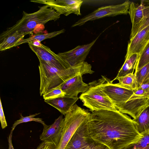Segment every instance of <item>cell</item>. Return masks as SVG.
I'll use <instances>...</instances> for the list:
<instances>
[{
  "label": "cell",
  "instance_id": "6da1fadb",
  "mask_svg": "<svg viewBox=\"0 0 149 149\" xmlns=\"http://www.w3.org/2000/svg\"><path fill=\"white\" fill-rule=\"evenodd\" d=\"M91 112L88 122L90 134L95 141L109 149H122L143 136L136 122L117 109Z\"/></svg>",
  "mask_w": 149,
  "mask_h": 149
},
{
  "label": "cell",
  "instance_id": "7a4b0ae2",
  "mask_svg": "<svg viewBox=\"0 0 149 149\" xmlns=\"http://www.w3.org/2000/svg\"><path fill=\"white\" fill-rule=\"evenodd\" d=\"M39 61L40 96L51 89L60 86L76 75L92 74L94 72L91 70V65L85 61L78 65L71 66L67 69L60 70L48 65L41 60Z\"/></svg>",
  "mask_w": 149,
  "mask_h": 149
},
{
  "label": "cell",
  "instance_id": "3957f363",
  "mask_svg": "<svg viewBox=\"0 0 149 149\" xmlns=\"http://www.w3.org/2000/svg\"><path fill=\"white\" fill-rule=\"evenodd\" d=\"M60 15L47 5L40 7L38 10L33 13H28L23 11L22 18L1 33L0 41L16 31L25 35L30 34L38 25H44L49 21H56L59 18Z\"/></svg>",
  "mask_w": 149,
  "mask_h": 149
},
{
  "label": "cell",
  "instance_id": "277c9868",
  "mask_svg": "<svg viewBox=\"0 0 149 149\" xmlns=\"http://www.w3.org/2000/svg\"><path fill=\"white\" fill-rule=\"evenodd\" d=\"M88 110L82 109L75 104L65 116L61 137L56 149H65L77 128L89 117Z\"/></svg>",
  "mask_w": 149,
  "mask_h": 149
},
{
  "label": "cell",
  "instance_id": "5b68a950",
  "mask_svg": "<svg viewBox=\"0 0 149 149\" xmlns=\"http://www.w3.org/2000/svg\"><path fill=\"white\" fill-rule=\"evenodd\" d=\"M89 84L90 86L89 89L82 93L79 97L84 106L90 109L91 112L101 110H117L99 86L97 81H93Z\"/></svg>",
  "mask_w": 149,
  "mask_h": 149
},
{
  "label": "cell",
  "instance_id": "8992f818",
  "mask_svg": "<svg viewBox=\"0 0 149 149\" xmlns=\"http://www.w3.org/2000/svg\"><path fill=\"white\" fill-rule=\"evenodd\" d=\"M97 81L99 86L102 91L111 100L116 108L126 102L134 93V91L127 89L119 86L118 83H113L105 76Z\"/></svg>",
  "mask_w": 149,
  "mask_h": 149
},
{
  "label": "cell",
  "instance_id": "52a82bcc",
  "mask_svg": "<svg viewBox=\"0 0 149 149\" xmlns=\"http://www.w3.org/2000/svg\"><path fill=\"white\" fill-rule=\"evenodd\" d=\"M131 2L126 0L123 3L100 7L92 13L79 19L72 27L81 26L89 21H91L107 17H113L128 13Z\"/></svg>",
  "mask_w": 149,
  "mask_h": 149
},
{
  "label": "cell",
  "instance_id": "ba28073f",
  "mask_svg": "<svg viewBox=\"0 0 149 149\" xmlns=\"http://www.w3.org/2000/svg\"><path fill=\"white\" fill-rule=\"evenodd\" d=\"M143 1L140 4L131 2L128 11L132 28L130 40L143 29L149 25V5H146Z\"/></svg>",
  "mask_w": 149,
  "mask_h": 149
},
{
  "label": "cell",
  "instance_id": "9c48e42d",
  "mask_svg": "<svg viewBox=\"0 0 149 149\" xmlns=\"http://www.w3.org/2000/svg\"><path fill=\"white\" fill-rule=\"evenodd\" d=\"M148 95L143 90L138 89L134 91L133 94L126 102L116 108L120 112L129 115L135 120L148 106Z\"/></svg>",
  "mask_w": 149,
  "mask_h": 149
},
{
  "label": "cell",
  "instance_id": "30bf717a",
  "mask_svg": "<svg viewBox=\"0 0 149 149\" xmlns=\"http://www.w3.org/2000/svg\"><path fill=\"white\" fill-rule=\"evenodd\" d=\"M88 119L76 130L65 149H95L101 144L91 137L88 127Z\"/></svg>",
  "mask_w": 149,
  "mask_h": 149
},
{
  "label": "cell",
  "instance_id": "8fae6325",
  "mask_svg": "<svg viewBox=\"0 0 149 149\" xmlns=\"http://www.w3.org/2000/svg\"><path fill=\"white\" fill-rule=\"evenodd\" d=\"M29 47L36 54L39 60L48 65L60 70H64L71 66L68 63L42 44L39 46L28 43Z\"/></svg>",
  "mask_w": 149,
  "mask_h": 149
},
{
  "label": "cell",
  "instance_id": "7c38bea8",
  "mask_svg": "<svg viewBox=\"0 0 149 149\" xmlns=\"http://www.w3.org/2000/svg\"><path fill=\"white\" fill-rule=\"evenodd\" d=\"M30 1L48 5L60 15L67 16L74 13L81 15L80 8L83 2L81 0H34Z\"/></svg>",
  "mask_w": 149,
  "mask_h": 149
},
{
  "label": "cell",
  "instance_id": "4fadbf2b",
  "mask_svg": "<svg viewBox=\"0 0 149 149\" xmlns=\"http://www.w3.org/2000/svg\"><path fill=\"white\" fill-rule=\"evenodd\" d=\"M64 120V118L61 115L52 124L44 126L43 132L40 136V140L46 143L52 144L56 148L61 137Z\"/></svg>",
  "mask_w": 149,
  "mask_h": 149
},
{
  "label": "cell",
  "instance_id": "5bb4252c",
  "mask_svg": "<svg viewBox=\"0 0 149 149\" xmlns=\"http://www.w3.org/2000/svg\"><path fill=\"white\" fill-rule=\"evenodd\" d=\"M98 37L91 43L78 45L69 51L59 53L58 54L67 61L71 66L79 64L84 61Z\"/></svg>",
  "mask_w": 149,
  "mask_h": 149
},
{
  "label": "cell",
  "instance_id": "9a60e30c",
  "mask_svg": "<svg viewBox=\"0 0 149 149\" xmlns=\"http://www.w3.org/2000/svg\"><path fill=\"white\" fill-rule=\"evenodd\" d=\"M149 44V25L137 33L128 44L125 59L134 54H139V57Z\"/></svg>",
  "mask_w": 149,
  "mask_h": 149
},
{
  "label": "cell",
  "instance_id": "2e32d148",
  "mask_svg": "<svg viewBox=\"0 0 149 149\" xmlns=\"http://www.w3.org/2000/svg\"><path fill=\"white\" fill-rule=\"evenodd\" d=\"M81 74H77L68 79L60 86L62 90L65 93V96L78 97L80 93L86 91L90 86L83 82Z\"/></svg>",
  "mask_w": 149,
  "mask_h": 149
},
{
  "label": "cell",
  "instance_id": "e0dca14e",
  "mask_svg": "<svg viewBox=\"0 0 149 149\" xmlns=\"http://www.w3.org/2000/svg\"><path fill=\"white\" fill-rule=\"evenodd\" d=\"M78 99V97H73L65 96L54 99L44 100V101L65 116L70 111Z\"/></svg>",
  "mask_w": 149,
  "mask_h": 149
},
{
  "label": "cell",
  "instance_id": "ac0fdd59",
  "mask_svg": "<svg viewBox=\"0 0 149 149\" xmlns=\"http://www.w3.org/2000/svg\"><path fill=\"white\" fill-rule=\"evenodd\" d=\"M139 58V54H134L125 60V62L118 71L117 77L125 75L130 73H134L137 68Z\"/></svg>",
  "mask_w": 149,
  "mask_h": 149
},
{
  "label": "cell",
  "instance_id": "d6986e66",
  "mask_svg": "<svg viewBox=\"0 0 149 149\" xmlns=\"http://www.w3.org/2000/svg\"><path fill=\"white\" fill-rule=\"evenodd\" d=\"M117 80L118 84L123 88L136 91L138 90V85L136 79V73H130L125 75L116 77L113 80Z\"/></svg>",
  "mask_w": 149,
  "mask_h": 149
},
{
  "label": "cell",
  "instance_id": "ffe728a7",
  "mask_svg": "<svg viewBox=\"0 0 149 149\" xmlns=\"http://www.w3.org/2000/svg\"><path fill=\"white\" fill-rule=\"evenodd\" d=\"M25 35L17 31L9 35L0 42V50L3 51L15 47V44L23 39Z\"/></svg>",
  "mask_w": 149,
  "mask_h": 149
},
{
  "label": "cell",
  "instance_id": "44dd1931",
  "mask_svg": "<svg viewBox=\"0 0 149 149\" xmlns=\"http://www.w3.org/2000/svg\"><path fill=\"white\" fill-rule=\"evenodd\" d=\"M134 120L136 122L138 130L141 134L149 129V104Z\"/></svg>",
  "mask_w": 149,
  "mask_h": 149
},
{
  "label": "cell",
  "instance_id": "7402d4cb",
  "mask_svg": "<svg viewBox=\"0 0 149 149\" xmlns=\"http://www.w3.org/2000/svg\"><path fill=\"white\" fill-rule=\"evenodd\" d=\"M65 30L63 29L61 30L55 31L49 33L39 34L33 35L26 39H23L16 44V47L23 43H29L31 42L38 41L41 42L46 39L50 38L56 36L65 32Z\"/></svg>",
  "mask_w": 149,
  "mask_h": 149
},
{
  "label": "cell",
  "instance_id": "603a6c76",
  "mask_svg": "<svg viewBox=\"0 0 149 149\" xmlns=\"http://www.w3.org/2000/svg\"><path fill=\"white\" fill-rule=\"evenodd\" d=\"M142 134L143 136L138 142L122 149H149V129Z\"/></svg>",
  "mask_w": 149,
  "mask_h": 149
},
{
  "label": "cell",
  "instance_id": "cb8c5ba5",
  "mask_svg": "<svg viewBox=\"0 0 149 149\" xmlns=\"http://www.w3.org/2000/svg\"><path fill=\"white\" fill-rule=\"evenodd\" d=\"M40 113H36L25 117H24L21 114L20 119L15 121L13 125V126L11 127L12 130L13 131L16 127L20 123L31 121H34L40 123L43 125V127L45 126L46 125L45 123L42 120V119L40 118H35V116L39 114Z\"/></svg>",
  "mask_w": 149,
  "mask_h": 149
},
{
  "label": "cell",
  "instance_id": "d4e9b609",
  "mask_svg": "<svg viewBox=\"0 0 149 149\" xmlns=\"http://www.w3.org/2000/svg\"><path fill=\"white\" fill-rule=\"evenodd\" d=\"M65 93L60 86L51 89L44 93L42 96L44 100L54 99L65 96Z\"/></svg>",
  "mask_w": 149,
  "mask_h": 149
},
{
  "label": "cell",
  "instance_id": "484cf974",
  "mask_svg": "<svg viewBox=\"0 0 149 149\" xmlns=\"http://www.w3.org/2000/svg\"><path fill=\"white\" fill-rule=\"evenodd\" d=\"M149 62V44L143 51L139 58V62L137 70L135 71L136 72L143 66Z\"/></svg>",
  "mask_w": 149,
  "mask_h": 149
},
{
  "label": "cell",
  "instance_id": "4316f807",
  "mask_svg": "<svg viewBox=\"0 0 149 149\" xmlns=\"http://www.w3.org/2000/svg\"><path fill=\"white\" fill-rule=\"evenodd\" d=\"M149 69V62L136 72L138 87L143 83Z\"/></svg>",
  "mask_w": 149,
  "mask_h": 149
},
{
  "label": "cell",
  "instance_id": "83f0119b",
  "mask_svg": "<svg viewBox=\"0 0 149 149\" xmlns=\"http://www.w3.org/2000/svg\"><path fill=\"white\" fill-rule=\"evenodd\" d=\"M0 120L1 126L2 129L6 127L8 125L6 120L3 108L2 105L1 98H0Z\"/></svg>",
  "mask_w": 149,
  "mask_h": 149
},
{
  "label": "cell",
  "instance_id": "f1b7e54d",
  "mask_svg": "<svg viewBox=\"0 0 149 149\" xmlns=\"http://www.w3.org/2000/svg\"><path fill=\"white\" fill-rule=\"evenodd\" d=\"M139 89L143 90L148 95L149 94V82L142 84L140 86L138 87V89Z\"/></svg>",
  "mask_w": 149,
  "mask_h": 149
},
{
  "label": "cell",
  "instance_id": "f546056e",
  "mask_svg": "<svg viewBox=\"0 0 149 149\" xmlns=\"http://www.w3.org/2000/svg\"><path fill=\"white\" fill-rule=\"evenodd\" d=\"M13 131L11 130L10 134L8 137V143L9 149H14L13 146L12 142V138L13 132Z\"/></svg>",
  "mask_w": 149,
  "mask_h": 149
},
{
  "label": "cell",
  "instance_id": "4dcf8cb0",
  "mask_svg": "<svg viewBox=\"0 0 149 149\" xmlns=\"http://www.w3.org/2000/svg\"><path fill=\"white\" fill-rule=\"evenodd\" d=\"M56 148L52 144L46 143L42 149H56Z\"/></svg>",
  "mask_w": 149,
  "mask_h": 149
},
{
  "label": "cell",
  "instance_id": "1f68e13d",
  "mask_svg": "<svg viewBox=\"0 0 149 149\" xmlns=\"http://www.w3.org/2000/svg\"><path fill=\"white\" fill-rule=\"evenodd\" d=\"M28 43H30L36 46H39L41 45L42 43L38 41H34Z\"/></svg>",
  "mask_w": 149,
  "mask_h": 149
},
{
  "label": "cell",
  "instance_id": "d6a6232c",
  "mask_svg": "<svg viewBox=\"0 0 149 149\" xmlns=\"http://www.w3.org/2000/svg\"><path fill=\"white\" fill-rule=\"evenodd\" d=\"M147 82H149V69L143 83Z\"/></svg>",
  "mask_w": 149,
  "mask_h": 149
},
{
  "label": "cell",
  "instance_id": "836d02e7",
  "mask_svg": "<svg viewBox=\"0 0 149 149\" xmlns=\"http://www.w3.org/2000/svg\"><path fill=\"white\" fill-rule=\"evenodd\" d=\"M46 143L44 142H42L39 145L36 149H42V148L45 145Z\"/></svg>",
  "mask_w": 149,
  "mask_h": 149
},
{
  "label": "cell",
  "instance_id": "e575fe53",
  "mask_svg": "<svg viewBox=\"0 0 149 149\" xmlns=\"http://www.w3.org/2000/svg\"><path fill=\"white\" fill-rule=\"evenodd\" d=\"M95 149H109L108 147L106 146H105L101 144L98 147L96 148Z\"/></svg>",
  "mask_w": 149,
  "mask_h": 149
},
{
  "label": "cell",
  "instance_id": "d590c367",
  "mask_svg": "<svg viewBox=\"0 0 149 149\" xmlns=\"http://www.w3.org/2000/svg\"><path fill=\"white\" fill-rule=\"evenodd\" d=\"M147 97L148 99L149 100V94L147 96Z\"/></svg>",
  "mask_w": 149,
  "mask_h": 149
}]
</instances>
